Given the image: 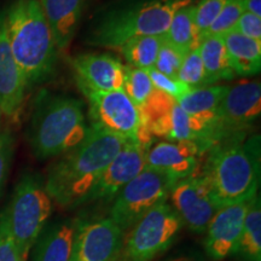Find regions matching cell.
Returning <instances> with one entry per match:
<instances>
[{"mask_svg":"<svg viewBox=\"0 0 261 261\" xmlns=\"http://www.w3.org/2000/svg\"><path fill=\"white\" fill-rule=\"evenodd\" d=\"M149 148V145L143 144L139 140H127L123 148L104 169L86 203L114 200L120 190L145 168Z\"/></svg>","mask_w":261,"mask_h":261,"instance_id":"obj_13","label":"cell"},{"mask_svg":"<svg viewBox=\"0 0 261 261\" xmlns=\"http://www.w3.org/2000/svg\"><path fill=\"white\" fill-rule=\"evenodd\" d=\"M77 219L48 221L33 244L31 261H69Z\"/></svg>","mask_w":261,"mask_h":261,"instance_id":"obj_18","label":"cell"},{"mask_svg":"<svg viewBox=\"0 0 261 261\" xmlns=\"http://www.w3.org/2000/svg\"><path fill=\"white\" fill-rule=\"evenodd\" d=\"M185 54L178 50L169 42L163 41L161 48H160L158 58H156L154 68L160 73L171 77V79L178 80V73L180 69L182 61H184Z\"/></svg>","mask_w":261,"mask_h":261,"instance_id":"obj_29","label":"cell"},{"mask_svg":"<svg viewBox=\"0 0 261 261\" xmlns=\"http://www.w3.org/2000/svg\"><path fill=\"white\" fill-rule=\"evenodd\" d=\"M89 129L80 99L41 92L33 108L27 139L33 155L47 160L58 158L80 144Z\"/></svg>","mask_w":261,"mask_h":261,"instance_id":"obj_3","label":"cell"},{"mask_svg":"<svg viewBox=\"0 0 261 261\" xmlns=\"http://www.w3.org/2000/svg\"><path fill=\"white\" fill-rule=\"evenodd\" d=\"M198 50L204 69V87L212 86L220 81L231 80L236 76L230 65L223 38H202Z\"/></svg>","mask_w":261,"mask_h":261,"instance_id":"obj_21","label":"cell"},{"mask_svg":"<svg viewBox=\"0 0 261 261\" xmlns=\"http://www.w3.org/2000/svg\"><path fill=\"white\" fill-rule=\"evenodd\" d=\"M230 0H200L196 5L195 22L197 27L200 39L203 37L204 33L208 31L214 19L219 16L221 10Z\"/></svg>","mask_w":261,"mask_h":261,"instance_id":"obj_30","label":"cell"},{"mask_svg":"<svg viewBox=\"0 0 261 261\" xmlns=\"http://www.w3.org/2000/svg\"><path fill=\"white\" fill-rule=\"evenodd\" d=\"M15 151V137L10 129L0 130V195L8 180Z\"/></svg>","mask_w":261,"mask_h":261,"instance_id":"obj_31","label":"cell"},{"mask_svg":"<svg viewBox=\"0 0 261 261\" xmlns=\"http://www.w3.org/2000/svg\"><path fill=\"white\" fill-rule=\"evenodd\" d=\"M27 89L24 75L12 55L4 22L0 18V110L3 115H18Z\"/></svg>","mask_w":261,"mask_h":261,"instance_id":"obj_17","label":"cell"},{"mask_svg":"<svg viewBox=\"0 0 261 261\" xmlns=\"http://www.w3.org/2000/svg\"><path fill=\"white\" fill-rule=\"evenodd\" d=\"M122 91L132 100V103L140 109L154 91L148 70L125 65V80H123Z\"/></svg>","mask_w":261,"mask_h":261,"instance_id":"obj_26","label":"cell"},{"mask_svg":"<svg viewBox=\"0 0 261 261\" xmlns=\"http://www.w3.org/2000/svg\"><path fill=\"white\" fill-rule=\"evenodd\" d=\"M169 198L182 223L194 233H204L212 218L221 208L202 174L178 180Z\"/></svg>","mask_w":261,"mask_h":261,"instance_id":"obj_10","label":"cell"},{"mask_svg":"<svg viewBox=\"0 0 261 261\" xmlns=\"http://www.w3.org/2000/svg\"><path fill=\"white\" fill-rule=\"evenodd\" d=\"M250 201L224 205L212 218L203 241L204 253L211 260H224L236 252Z\"/></svg>","mask_w":261,"mask_h":261,"instance_id":"obj_15","label":"cell"},{"mask_svg":"<svg viewBox=\"0 0 261 261\" xmlns=\"http://www.w3.org/2000/svg\"><path fill=\"white\" fill-rule=\"evenodd\" d=\"M196 5L190 4L179 9L173 16L165 35L166 41L185 55L200 46V34L195 22Z\"/></svg>","mask_w":261,"mask_h":261,"instance_id":"obj_23","label":"cell"},{"mask_svg":"<svg viewBox=\"0 0 261 261\" xmlns=\"http://www.w3.org/2000/svg\"><path fill=\"white\" fill-rule=\"evenodd\" d=\"M233 255L242 261H261V203L256 195L250 201L244 218L242 234Z\"/></svg>","mask_w":261,"mask_h":261,"instance_id":"obj_24","label":"cell"},{"mask_svg":"<svg viewBox=\"0 0 261 261\" xmlns=\"http://www.w3.org/2000/svg\"><path fill=\"white\" fill-rule=\"evenodd\" d=\"M0 261H23L3 212H0Z\"/></svg>","mask_w":261,"mask_h":261,"instance_id":"obj_33","label":"cell"},{"mask_svg":"<svg viewBox=\"0 0 261 261\" xmlns=\"http://www.w3.org/2000/svg\"><path fill=\"white\" fill-rule=\"evenodd\" d=\"M3 22L28 89L47 80L56 65L57 46L39 0H15Z\"/></svg>","mask_w":261,"mask_h":261,"instance_id":"obj_2","label":"cell"},{"mask_svg":"<svg viewBox=\"0 0 261 261\" xmlns=\"http://www.w3.org/2000/svg\"><path fill=\"white\" fill-rule=\"evenodd\" d=\"M234 31L241 33L244 37L261 41V17L244 11L238 19Z\"/></svg>","mask_w":261,"mask_h":261,"instance_id":"obj_34","label":"cell"},{"mask_svg":"<svg viewBox=\"0 0 261 261\" xmlns=\"http://www.w3.org/2000/svg\"><path fill=\"white\" fill-rule=\"evenodd\" d=\"M148 74L151 79L152 86L154 89L161 91V92L168 94L172 98H174L175 100L180 99L182 96H185L188 92H190L192 90L191 87L187 86L185 84L180 83L179 80L171 79V77L166 76L155 69V68H151V69H148Z\"/></svg>","mask_w":261,"mask_h":261,"instance_id":"obj_32","label":"cell"},{"mask_svg":"<svg viewBox=\"0 0 261 261\" xmlns=\"http://www.w3.org/2000/svg\"><path fill=\"white\" fill-rule=\"evenodd\" d=\"M58 51L70 46L83 11V0H39Z\"/></svg>","mask_w":261,"mask_h":261,"instance_id":"obj_19","label":"cell"},{"mask_svg":"<svg viewBox=\"0 0 261 261\" xmlns=\"http://www.w3.org/2000/svg\"><path fill=\"white\" fill-rule=\"evenodd\" d=\"M126 142L122 137L91 123L83 142L58 156L48 168L44 181L51 200L62 208L86 203L104 169Z\"/></svg>","mask_w":261,"mask_h":261,"instance_id":"obj_1","label":"cell"},{"mask_svg":"<svg viewBox=\"0 0 261 261\" xmlns=\"http://www.w3.org/2000/svg\"><path fill=\"white\" fill-rule=\"evenodd\" d=\"M223 41L233 73L240 76H250L260 71L261 41L254 40L231 31L224 34Z\"/></svg>","mask_w":261,"mask_h":261,"instance_id":"obj_20","label":"cell"},{"mask_svg":"<svg viewBox=\"0 0 261 261\" xmlns=\"http://www.w3.org/2000/svg\"><path fill=\"white\" fill-rule=\"evenodd\" d=\"M261 114V85L259 81H243L230 86L218 110L224 140L240 137V133L256 122Z\"/></svg>","mask_w":261,"mask_h":261,"instance_id":"obj_12","label":"cell"},{"mask_svg":"<svg viewBox=\"0 0 261 261\" xmlns=\"http://www.w3.org/2000/svg\"><path fill=\"white\" fill-rule=\"evenodd\" d=\"M160 261H213L211 260L205 254L198 253V252H184V253H177L169 255L165 259Z\"/></svg>","mask_w":261,"mask_h":261,"instance_id":"obj_35","label":"cell"},{"mask_svg":"<svg viewBox=\"0 0 261 261\" xmlns=\"http://www.w3.org/2000/svg\"><path fill=\"white\" fill-rule=\"evenodd\" d=\"M2 115H3V113H2V110H0V120H2Z\"/></svg>","mask_w":261,"mask_h":261,"instance_id":"obj_37","label":"cell"},{"mask_svg":"<svg viewBox=\"0 0 261 261\" xmlns=\"http://www.w3.org/2000/svg\"><path fill=\"white\" fill-rule=\"evenodd\" d=\"M210 150L202 143L187 140L152 143L146 152L145 167L166 173L178 181L194 175L200 166L201 158Z\"/></svg>","mask_w":261,"mask_h":261,"instance_id":"obj_14","label":"cell"},{"mask_svg":"<svg viewBox=\"0 0 261 261\" xmlns=\"http://www.w3.org/2000/svg\"><path fill=\"white\" fill-rule=\"evenodd\" d=\"M178 80L191 89L204 87V69L198 47L185 55L178 73Z\"/></svg>","mask_w":261,"mask_h":261,"instance_id":"obj_28","label":"cell"},{"mask_svg":"<svg viewBox=\"0 0 261 261\" xmlns=\"http://www.w3.org/2000/svg\"><path fill=\"white\" fill-rule=\"evenodd\" d=\"M175 182L171 175L145 167L114 197L109 218L126 232L156 205L167 202Z\"/></svg>","mask_w":261,"mask_h":261,"instance_id":"obj_8","label":"cell"},{"mask_svg":"<svg viewBox=\"0 0 261 261\" xmlns=\"http://www.w3.org/2000/svg\"><path fill=\"white\" fill-rule=\"evenodd\" d=\"M243 5L247 12L261 17V0H243Z\"/></svg>","mask_w":261,"mask_h":261,"instance_id":"obj_36","label":"cell"},{"mask_svg":"<svg viewBox=\"0 0 261 261\" xmlns=\"http://www.w3.org/2000/svg\"><path fill=\"white\" fill-rule=\"evenodd\" d=\"M220 207L250 201L260 182L259 136L240 142V137L225 139L210 150L202 174Z\"/></svg>","mask_w":261,"mask_h":261,"instance_id":"obj_4","label":"cell"},{"mask_svg":"<svg viewBox=\"0 0 261 261\" xmlns=\"http://www.w3.org/2000/svg\"><path fill=\"white\" fill-rule=\"evenodd\" d=\"M77 83L96 91L122 90L125 64L108 54H83L71 61Z\"/></svg>","mask_w":261,"mask_h":261,"instance_id":"obj_16","label":"cell"},{"mask_svg":"<svg viewBox=\"0 0 261 261\" xmlns=\"http://www.w3.org/2000/svg\"><path fill=\"white\" fill-rule=\"evenodd\" d=\"M182 227L171 203L156 205L125 234L119 261L155 260L174 244Z\"/></svg>","mask_w":261,"mask_h":261,"instance_id":"obj_7","label":"cell"},{"mask_svg":"<svg viewBox=\"0 0 261 261\" xmlns=\"http://www.w3.org/2000/svg\"><path fill=\"white\" fill-rule=\"evenodd\" d=\"M125 232L108 218L79 220L69 261H119Z\"/></svg>","mask_w":261,"mask_h":261,"instance_id":"obj_11","label":"cell"},{"mask_svg":"<svg viewBox=\"0 0 261 261\" xmlns=\"http://www.w3.org/2000/svg\"><path fill=\"white\" fill-rule=\"evenodd\" d=\"M194 0H138L108 10L87 35L91 46L117 50L126 41L145 35H162L179 9Z\"/></svg>","mask_w":261,"mask_h":261,"instance_id":"obj_5","label":"cell"},{"mask_svg":"<svg viewBox=\"0 0 261 261\" xmlns=\"http://www.w3.org/2000/svg\"><path fill=\"white\" fill-rule=\"evenodd\" d=\"M77 85L89 103L92 125L127 140H139L149 146L152 144V137L143 129L139 109L122 90L103 92L81 83Z\"/></svg>","mask_w":261,"mask_h":261,"instance_id":"obj_9","label":"cell"},{"mask_svg":"<svg viewBox=\"0 0 261 261\" xmlns=\"http://www.w3.org/2000/svg\"><path fill=\"white\" fill-rule=\"evenodd\" d=\"M163 41H165L163 34L137 37L126 41L116 51L122 55L127 62V65L148 70L154 68Z\"/></svg>","mask_w":261,"mask_h":261,"instance_id":"obj_25","label":"cell"},{"mask_svg":"<svg viewBox=\"0 0 261 261\" xmlns=\"http://www.w3.org/2000/svg\"><path fill=\"white\" fill-rule=\"evenodd\" d=\"M228 89V85H212L192 89L178 99L177 103L190 115L205 120H218V110Z\"/></svg>","mask_w":261,"mask_h":261,"instance_id":"obj_22","label":"cell"},{"mask_svg":"<svg viewBox=\"0 0 261 261\" xmlns=\"http://www.w3.org/2000/svg\"><path fill=\"white\" fill-rule=\"evenodd\" d=\"M244 11L246 10H244L243 0H230L202 38L223 37L226 33L234 31L238 19L241 18Z\"/></svg>","mask_w":261,"mask_h":261,"instance_id":"obj_27","label":"cell"},{"mask_svg":"<svg viewBox=\"0 0 261 261\" xmlns=\"http://www.w3.org/2000/svg\"><path fill=\"white\" fill-rule=\"evenodd\" d=\"M54 201L39 174L25 173L16 184L14 194L2 212L8 220L23 261L52 214Z\"/></svg>","mask_w":261,"mask_h":261,"instance_id":"obj_6","label":"cell"}]
</instances>
